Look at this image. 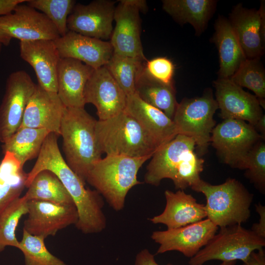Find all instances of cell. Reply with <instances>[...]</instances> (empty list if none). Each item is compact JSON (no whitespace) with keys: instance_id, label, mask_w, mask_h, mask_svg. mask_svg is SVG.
<instances>
[{"instance_id":"ab89813d","label":"cell","mask_w":265,"mask_h":265,"mask_svg":"<svg viewBox=\"0 0 265 265\" xmlns=\"http://www.w3.org/2000/svg\"><path fill=\"white\" fill-rule=\"evenodd\" d=\"M135 265H159L155 261L154 255L147 249H143L136 255ZM167 265H173L168 264Z\"/></svg>"},{"instance_id":"8d00e7d4","label":"cell","mask_w":265,"mask_h":265,"mask_svg":"<svg viewBox=\"0 0 265 265\" xmlns=\"http://www.w3.org/2000/svg\"><path fill=\"white\" fill-rule=\"evenodd\" d=\"M146 62L145 69L151 77L165 84H174L175 66L170 59L166 57H158Z\"/></svg>"},{"instance_id":"5b68a950","label":"cell","mask_w":265,"mask_h":265,"mask_svg":"<svg viewBox=\"0 0 265 265\" xmlns=\"http://www.w3.org/2000/svg\"><path fill=\"white\" fill-rule=\"evenodd\" d=\"M191 188L205 195L207 217L218 228L241 225L249 219L253 195L238 180L228 178L212 185L201 179Z\"/></svg>"},{"instance_id":"4316f807","label":"cell","mask_w":265,"mask_h":265,"mask_svg":"<svg viewBox=\"0 0 265 265\" xmlns=\"http://www.w3.org/2000/svg\"><path fill=\"white\" fill-rule=\"evenodd\" d=\"M135 92L144 102L172 120L178 103L174 84H165L155 80L147 73L144 65L135 83Z\"/></svg>"},{"instance_id":"74e56055","label":"cell","mask_w":265,"mask_h":265,"mask_svg":"<svg viewBox=\"0 0 265 265\" xmlns=\"http://www.w3.org/2000/svg\"><path fill=\"white\" fill-rule=\"evenodd\" d=\"M256 211L259 219L257 223L253 224L251 230L258 237L265 239V207L259 203L256 205Z\"/></svg>"},{"instance_id":"f1b7e54d","label":"cell","mask_w":265,"mask_h":265,"mask_svg":"<svg viewBox=\"0 0 265 265\" xmlns=\"http://www.w3.org/2000/svg\"><path fill=\"white\" fill-rule=\"evenodd\" d=\"M49 133L44 129L20 127L2 143V152L12 153L23 167L27 161L38 157Z\"/></svg>"},{"instance_id":"b9f144b4","label":"cell","mask_w":265,"mask_h":265,"mask_svg":"<svg viewBox=\"0 0 265 265\" xmlns=\"http://www.w3.org/2000/svg\"><path fill=\"white\" fill-rule=\"evenodd\" d=\"M255 130L261 134L265 139V115L263 114L258 120L257 123L254 126Z\"/></svg>"},{"instance_id":"52a82bcc","label":"cell","mask_w":265,"mask_h":265,"mask_svg":"<svg viewBox=\"0 0 265 265\" xmlns=\"http://www.w3.org/2000/svg\"><path fill=\"white\" fill-rule=\"evenodd\" d=\"M218 108L210 90L201 97L185 98L177 105L172 120L177 134L192 138L199 155L208 151L216 123L213 115Z\"/></svg>"},{"instance_id":"603a6c76","label":"cell","mask_w":265,"mask_h":265,"mask_svg":"<svg viewBox=\"0 0 265 265\" xmlns=\"http://www.w3.org/2000/svg\"><path fill=\"white\" fill-rule=\"evenodd\" d=\"M166 206L163 212L150 220L154 224H163L167 229H175L194 223L207 217L204 204L199 203L191 194L183 190L164 192Z\"/></svg>"},{"instance_id":"44dd1931","label":"cell","mask_w":265,"mask_h":265,"mask_svg":"<svg viewBox=\"0 0 265 265\" xmlns=\"http://www.w3.org/2000/svg\"><path fill=\"white\" fill-rule=\"evenodd\" d=\"M54 42L61 58L76 59L94 69L105 66L113 53L109 41L71 31Z\"/></svg>"},{"instance_id":"5bb4252c","label":"cell","mask_w":265,"mask_h":265,"mask_svg":"<svg viewBox=\"0 0 265 265\" xmlns=\"http://www.w3.org/2000/svg\"><path fill=\"white\" fill-rule=\"evenodd\" d=\"M115 3L110 0L76 3L67 19L68 30L103 40L110 39Z\"/></svg>"},{"instance_id":"e575fe53","label":"cell","mask_w":265,"mask_h":265,"mask_svg":"<svg viewBox=\"0 0 265 265\" xmlns=\"http://www.w3.org/2000/svg\"><path fill=\"white\" fill-rule=\"evenodd\" d=\"M26 4L41 11L53 23L60 36L69 31L68 18L76 4L74 0H26Z\"/></svg>"},{"instance_id":"e0dca14e","label":"cell","mask_w":265,"mask_h":265,"mask_svg":"<svg viewBox=\"0 0 265 265\" xmlns=\"http://www.w3.org/2000/svg\"><path fill=\"white\" fill-rule=\"evenodd\" d=\"M216 101L220 117L248 122L254 127L263 115L256 96L244 91L229 78H219L213 81Z\"/></svg>"},{"instance_id":"d6986e66","label":"cell","mask_w":265,"mask_h":265,"mask_svg":"<svg viewBox=\"0 0 265 265\" xmlns=\"http://www.w3.org/2000/svg\"><path fill=\"white\" fill-rule=\"evenodd\" d=\"M20 54L34 70L38 84L47 91L57 93V70L61 58L54 41H20Z\"/></svg>"},{"instance_id":"ee69618b","label":"cell","mask_w":265,"mask_h":265,"mask_svg":"<svg viewBox=\"0 0 265 265\" xmlns=\"http://www.w3.org/2000/svg\"><path fill=\"white\" fill-rule=\"evenodd\" d=\"M237 261L222 262L219 265H236Z\"/></svg>"},{"instance_id":"1f68e13d","label":"cell","mask_w":265,"mask_h":265,"mask_svg":"<svg viewBox=\"0 0 265 265\" xmlns=\"http://www.w3.org/2000/svg\"><path fill=\"white\" fill-rule=\"evenodd\" d=\"M27 202L23 196L11 202L0 214V253L6 246L18 247L15 231L20 219L27 213Z\"/></svg>"},{"instance_id":"f35d334b","label":"cell","mask_w":265,"mask_h":265,"mask_svg":"<svg viewBox=\"0 0 265 265\" xmlns=\"http://www.w3.org/2000/svg\"><path fill=\"white\" fill-rule=\"evenodd\" d=\"M242 265H265V251L264 248L252 252Z\"/></svg>"},{"instance_id":"7c38bea8","label":"cell","mask_w":265,"mask_h":265,"mask_svg":"<svg viewBox=\"0 0 265 265\" xmlns=\"http://www.w3.org/2000/svg\"><path fill=\"white\" fill-rule=\"evenodd\" d=\"M24 3L16 6L11 13L0 16L1 31L20 41H54L60 36L44 14Z\"/></svg>"},{"instance_id":"277c9868","label":"cell","mask_w":265,"mask_h":265,"mask_svg":"<svg viewBox=\"0 0 265 265\" xmlns=\"http://www.w3.org/2000/svg\"><path fill=\"white\" fill-rule=\"evenodd\" d=\"M151 157L106 156L94 164L85 181L106 199L112 208L120 211L124 207L129 191L142 183L137 180V173Z\"/></svg>"},{"instance_id":"836d02e7","label":"cell","mask_w":265,"mask_h":265,"mask_svg":"<svg viewBox=\"0 0 265 265\" xmlns=\"http://www.w3.org/2000/svg\"><path fill=\"white\" fill-rule=\"evenodd\" d=\"M45 239L23 230L18 248L24 255L25 265H68L48 250Z\"/></svg>"},{"instance_id":"f6af8a7d","label":"cell","mask_w":265,"mask_h":265,"mask_svg":"<svg viewBox=\"0 0 265 265\" xmlns=\"http://www.w3.org/2000/svg\"><path fill=\"white\" fill-rule=\"evenodd\" d=\"M2 44L1 43H0V53L1 52V49H2Z\"/></svg>"},{"instance_id":"2e32d148","label":"cell","mask_w":265,"mask_h":265,"mask_svg":"<svg viewBox=\"0 0 265 265\" xmlns=\"http://www.w3.org/2000/svg\"><path fill=\"white\" fill-rule=\"evenodd\" d=\"M85 104L93 105L99 120L113 117L124 110L127 96L105 66L94 69L84 90Z\"/></svg>"},{"instance_id":"9c48e42d","label":"cell","mask_w":265,"mask_h":265,"mask_svg":"<svg viewBox=\"0 0 265 265\" xmlns=\"http://www.w3.org/2000/svg\"><path fill=\"white\" fill-rule=\"evenodd\" d=\"M263 139L254 127L245 121L227 119L213 128L210 143L225 163L244 169L249 153Z\"/></svg>"},{"instance_id":"8992f818","label":"cell","mask_w":265,"mask_h":265,"mask_svg":"<svg viewBox=\"0 0 265 265\" xmlns=\"http://www.w3.org/2000/svg\"><path fill=\"white\" fill-rule=\"evenodd\" d=\"M95 134L101 153L106 156H151L158 147L138 123L124 110L105 120H97Z\"/></svg>"},{"instance_id":"30bf717a","label":"cell","mask_w":265,"mask_h":265,"mask_svg":"<svg viewBox=\"0 0 265 265\" xmlns=\"http://www.w3.org/2000/svg\"><path fill=\"white\" fill-rule=\"evenodd\" d=\"M147 10L144 0H121L116 6L114 21L115 26L110 43L114 53L131 57L142 61L147 60L141 40L140 12Z\"/></svg>"},{"instance_id":"484cf974","label":"cell","mask_w":265,"mask_h":265,"mask_svg":"<svg viewBox=\"0 0 265 265\" xmlns=\"http://www.w3.org/2000/svg\"><path fill=\"white\" fill-rule=\"evenodd\" d=\"M163 9L177 23L190 24L197 36L205 30L213 14L216 1L213 0H163Z\"/></svg>"},{"instance_id":"7402d4cb","label":"cell","mask_w":265,"mask_h":265,"mask_svg":"<svg viewBox=\"0 0 265 265\" xmlns=\"http://www.w3.org/2000/svg\"><path fill=\"white\" fill-rule=\"evenodd\" d=\"M124 111L135 119L159 149L178 134L173 120L136 92L127 96Z\"/></svg>"},{"instance_id":"83f0119b","label":"cell","mask_w":265,"mask_h":265,"mask_svg":"<svg viewBox=\"0 0 265 265\" xmlns=\"http://www.w3.org/2000/svg\"><path fill=\"white\" fill-rule=\"evenodd\" d=\"M14 155L4 153L0 163V214L13 201L20 197L26 187L27 173Z\"/></svg>"},{"instance_id":"3957f363","label":"cell","mask_w":265,"mask_h":265,"mask_svg":"<svg viewBox=\"0 0 265 265\" xmlns=\"http://www.w3.org/2000/svg\"><path fill=\"white\" fill-rule=\"evenodd\" d=\"M96 121L84 108L66 107L60 123L65 161L85 183L90 170L102 159L95 134Z\"/></svg>"},{"instance_id":"d6a6232c","label":"cell","mask_w":265,"mask_h":265,"mask_svg":"<svg viewBox=\"0 0 265 265\" xmlns=\"http://www.w3.org/2000/svg\"><path fill=\"white\" fill-rule=\"evenodd\" d=\"M229 79L242 88L252 90L259 100H265V71L260 57L246 58Z\"/></svg>"},{"instance_id":"f546056e","label":"cell","mask_w":265,"mask_h":265,"mask_svg":"<svg viewBox=\"0 0 265 265\" xmlns=\"http://www.w3.org/2000/svg\"><path fill=\"white\" fill-rule=\"evenodd\" d=\"M27 188L24 195L27 201L38 200L63 205H75L61 181L49 170L38 173Z\"/></svg>"},{"instance_id":"7a4b0ae2","label":"cell","mask_w":265,"mask_h":265,"mask_svg":"<svg viewBox=\"0 0 265 265\" xmlns=\"http://www.w3.org/2000/svg\"><path fill=\"white\" fill-rule=\"evenodd\" d=\"M195 146L192 138L177 134L151 157L145 183L158 186L163 179H169L176 189L183 190L195 185L201 179L205 161L194 152Z\"/></svg>"},{"instance_id":"d4e9b609","label":"cell","mask_w":265,"mask_h":265,"mask_svg":"<svg viewBox=\"0 0 265 265\" xmlns=\"http://www.w3.org/2000/svg\"><path fill=\"white\" fill-rule=\"evenodd\" d=\"M214 29L212 41L218 52V78H230L246 58L228 19L219 16Z\"/></svg>"},{"instance_id":"cb8c5ba5","label":"cell","mask_w":265,"mask_h":265,"mask_svg":"<svg viewBox=\"0 0 265 265\" xmlns=\"http://www.w3.org/2000/svg\"><path fill=\"white\" fill-rule=\"evenodd\" d=\"M94 70L78 60L60 59L57 70V93L66 107L84 108V90Z\"/></svg>"},{"instance_id":"60d3db41","label":"cell","mask_w":265,"mask_h":265,"mask_svg":"<svg viewBox=\"0 0 265 265\" xmlns=\"http://www.w3.org/2000/svg\"><path fill=\"white\" fill-rule=\"evenodd\" d=\"M26 0H0V16L11 13L18 4Z\"/></svg>"},{"instance_id":"ac0fdd59","label":"cell","mask_w":265,"mask_h":265,"mask_svg":"<svg viewBox=\"0 0 265 265\" xmlns=\"http://www.w3.org/2000/svg\"><path fill=\"white\" fill-rule=\"evenodd\" d=\"M262 1L258 10L247 9L239 3L228 20L246 58L261 57L265 42V6Z\"/></svg>"},{"instance_id":"9a60e30c","label":"cell","mask_w":265,"mask_h":265,"mask_svg":"<svg viewBox=\"0 0 265 265\" xmlns=\"http://www.w3.org/2000/svg\"><path fill=\"white\" fill-rule=\"evenodd\" d=\"M27 217L23 230L28 233L46 238L60 230L77 223L79 215L75 205H63L49 202H27Z\"/></svg>"},{"instance_id":"ffe728a7","label":"cell","mask_w":265,"mask_h":265,"mask_svg":"<svg viewBox=\"0 0 265 265\" xmlns=\"http://www.w3.org/2000/svg\"><path fill=\"white\" fill-rule=\"evenodd\" d=\"M65 108L57 93L47 91L37 84L26 107L20 127L44 129L60 135Z\"/></svg>"},{"instance_id":"8fae6325","label":"cell","mask_w":265,"mask_h":265,"mask_svg":"<svg viewBox=\"0 0 265 265\" xmlns=\"http://www.w3.org/2000/svg\"><path fill=\"white\" fill-rule=\"evenodd\" d=\"M36 84L25 71L13 72L7 79L0 106V141L4 143L20 127Z\"/></svg>"},{"instance_id":"6da1fadb","label":"cell","mask_w":265,"mask_h":265,"mask_svg":"<svg viewBox=\"0 0 265 265\" xmlns=\"http://www.w3.org/2000/svg\"><path fill=\"white\" fill-rule=\"evenodd\" d=\"M58 136L50 132L45 138L37 159L27 173L26 187L39 172L44 170L52 172L63 185L77 208L79 219L76 227L84 234L100 232L106 226L100 194L86 188L85 182L67 164L59 149Z\"/></svg>"},{"instance_id":"7bdbcfd3","label":"cell","mask_w":265,"mask_h":265,"mask_svg":"<svg viewBox=\"0 0 265 265\" xmlns=\"http://www.w3.org/2000/svg\"><path fill=\"white\" fill-rule=\"evenodd\" d=\"M11 39L10 37L0 30V43L3 45H8L10 43Z\"/></svg>"},{"instance_id":"4fadbf2b","label":"cell","mask_w":265,"mask_h":265,"mask_svg":"<svg viewBox=\"0 0 265 265\" xmlns=\"http://www.w3.org/2000/svg\"><path fill=\"white\" fill-rule=\"evenodd\" d=\"M218 229L207 218L178 228L153 232L151 238L159 244L157 254L177 251L191 258L209 242Z\"/></svg>"},{"instance_id":"d590c367","label":"cell","mask_w":265,"mask_h":265,"mask_svg":"<svg viewBox=\"0 0 265 265\" xmlns=\"http://www.w3.org/2000/svg\"><path fill=\"white\" fill-rule=\"evenodd\" d=\"M245 175L263 193L265 191V143L259 141L249 153L244 167Z\"/></svg>"},{"instance_id":"4dcf8cb0","label":"cell","mask_w":265,"mask_h":265,"mask_svg":"<svg viewBox=\"0 0 265 265\" xmlns=\"http://www.w3.org/2000/svg\"><path fill=\"white\" fill-rule=\"evenodd\" d=\"M144 65L138 59L113 53L105 67L127 96L135 93V83Z\"/></svg>"},{"instance_id":"ba28073f","label":"cell","mask_w":265,"mask_h":265,"mask_svg":"<svg viewBox=\"0 0 265 265\" xmlns=\"http://www.w3.org/2000/svg\"><path fill=\"white\" fill-rule=\"evenodd\" d=\"M209 242L193 257L189 265H203L208 261L219 260L243 262L250 253L263 248L265 239L252 230L238 224L220 228Z\"/></svg>"}]
</instances>
